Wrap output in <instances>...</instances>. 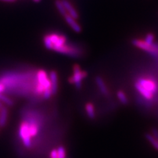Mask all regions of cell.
I'll list each match as a JSON object with an SVG mask.
<instances>
[{
  "instance_id": "6da1fadb",
  "label": "cell",
  "mask_w": 158,
  "mask_h": 158,
  "mask_svg": "<svg viewBox=\"0 0 158 158\" xmlns=\"http://www.w3.org/2000/svg\"><path fill=\"white\" fill-rule=\"evenodd\" d=\"M135 88L138 92L148 100H151L158 90V86L155 81L145 78L138 79L135 83Z\"/></svg>"
},
{
  "instance_id": "7a4b0ae2",
  "label": "cell",
  "mask_w": 158,
  "mask_h": 158,
  "mask_svg": "<svg viewBox=\"0 0 158 158\" xmlns=\"http://www.w3.org/2000/svg\"><path fill=\"white\" fill-rule=\"evenodd\" d=\"M87 73L86 71H82L81 68L78 65L73 67V76L69 79L71 83L75 84V86L77 89H80L82 86V79L86 77Z\"/></svg>"
},
{
  "instance_id": "3957f363",
  "label": "cell",
  "mask_w": 158,
  "mask_h": 158,
  "mask_svg": "<svg viewBox=\"0 0 158 158\" xmlns=\"http://www.w3.org/2000/svg\"><path fill=\"white\" fill-rule=\"evenodd\" d=\"M132 44L135 46L147 52L153 56H158V48L154 45H149L146 43L144 40L142 41L141 40L134 39L132 40Z\"/></svg>"
},
{
  "instance_id": "277c9868",
  "label": "cell",
  "mask_w": 158,
  "mask_h": 158,
  "mask_svg": "<svg viewBox=\"0 0 158 158\" xmlns=\"http://www.w3.org/2000/svg\"><path fill=\"white\" fill-rule=\"evenodd\" d=\"M19 135L22 138L23 144L26 147H30L31 144V134L29 132V125L26 123H23L20 128Z\"/></svg>"
},
{
  "instance_id": "5b68a950",
  "label": "cell",
  "mask_w": 158,
  "mask_h": 158,
  "mask_svg": "<svg viewBox=\"0 0 158 158\" xmlns=\"http://www.w3.org/2000/svg\"><path fill=\"white\" fill-rule=\"evenodd\" d=\"M64 18H65L67 23L71 27V28L74 31L76 32L77 33H80L82 31V28L80 24L76 21V19H73L69 14H67L66 15L64 16Z\"/></svg>"
},
{
  "instance_id": "8992f818",
  "label": "cell",
  "mask_w": 158,
  "mask_h": 158,
  "mask_svg": "<svg viewBox=\"0 0 158 158\" xmlns=\"http://www.w3.org/2000/svg\"><path fill=\"white\" fill-rule=\"evenodd\" d=\"M38 78L39 84L44 87V90L48 88H51L50 81L48 79L46 73L45 71H40L38 74Z\"/></svg>"
},
{
  "instance_id": "52a82bcc",
  "label": "cell",
  "mask_w": 158,
  "mask_h": 158,
  "mask_svg": "<svg viewBox=\"0 0 158 158\" xmlns=\"http://www.w3.org/2000/svg\"><path fill=\"white\" fill-rule=\"evenodd\" d=\"M49 81L51 84V90L52 94L55 95L57 92L58 83H57V75L55 71H51L49 73Z\"/></svg>"
},
{
  "instance_id": "ba28073f",
  "label": "cell",
  "mask_w": 158,
  "mask_h": 158,
  "mask_svg": "<svg viewBox=\"0 0 158 158\" xmlns=\"http://www.w3.org/2000/svg\"><path fill=\"white\" fill-rule=\"evenodd\" d=\"M62 3L63 4L64 7H65L66 11L67 14H69V15L71 16L73 19H78V14L77 11H76V9L73 7L72 6V4L69 2L67 0H61Z\"/></svg>"
},
{
  "instance_id": "9c48e42d",
  "label": "cell",
  "mask_w": 158,
  "mask_h": 158,
  "mask_svg": "<svg viewBox=\"0 0 158 158\" xmlns=\"http://www.w3.org/2000/svg\"><path fill=\"white\" fill-rule=\"evenodd\" d=\"M96 85H97L98 87L99 88V89H100L101 92L103 94V95L107 96L109 94L108 88L106 86V84L102 77H96Z\"/></svg>"
},
{
  "instance_id": "30bf717a",
  "label": "cell",
  "mask_w": 158,
  "mask_h": 158,
  "mask_svg": "<svg viewBox=\"0 0 158 158\" xmlns=\"http://www.w3.org/2000/svg\"><path fill=\"white\" fill-rule=\"evenodd\" d=\"M8 115L7 109L6 106H2L0 109V127H3L6 124Z\"/></svg>"
},
{
  "instance_id": "8fae6325",
  "label": "cell",
  "mask_w": 158,
  "mask_h": 158,
  "mask_svg": "<svg viewBox=\"0 0 158 158\" xmlns=\"http://www.w3.org/2000/svg\"><path fill=\"white\" fill-rule=\"evenodd\" d=\"M86 111L88 117L91 118V119H94L95 118V111H94V107L90 103H88L85 107Z\"/></svg>"
},
{
  "instance_id": "7c38bea8",
  "label": "cell",
  "mask_w": 158,
  "mask_h": 158,
  "mask_svg": "<svg viewBox=\"0 0 158 158\" xmlns=\"http://www.w3.org/2000/svg\"><path fill=\"white\" fill-rule=\"evenodd\" d=\"M55 6H56V8L57 9L58 11L60 13V14L62 16L64 17L67 14V13L66 11V9H65V7H64L61 0H56Z\"/></svg>"
},
{
  "instance_id": "4fadbf2b",
  "label": "cell",
  "mask_w": 158,
  "mask_h": 158,
  "mask_svg": "<svg viewBox=\"0 0 158 158\" xmlns=\"http://www.w3.org/2000/svg\"><path fill=\"white\" fill-rule=\"evenodd\" d=\"M145 137L146 139L150 142V144L153 146L156 150H158V140H156L152 134H146Z\"/></svg>"
},
{
  "instance_id": "5bb4252c",
  "label": "cell",
  "mask_w": 158,
  "mask_h": 158,
  "mask_svg": "<svg viewBox=\"0 0 158 158\" xmlns=\"http://www.w3.org/2000/svg\"><path fill=\"white\" fill-rule=\"evenodd\" d=\"M65 42H66V38L65 36H59V39L57 40V41L56 42V43L53 45V50L56 51L57 49L61 48L63 45H65Z\"/></svg>"
},
{
  "instance_id": "9a60e30c",
  "label": "cell",
  "mask_w": 158,
  "mask_h": 158,
  "mask_svg": "<svg viewBox=\"0 0 158 158\" xmlns=\"http://www.w3.org/2000/svg\"><path fill=\"white\" fill-rule=\"evenodd\" d=\"M117 96L118 100H119L120 102L121 103H123V105L127 104V103H128V98L126 96V94L124 92H123L121 90L118 91L117 93Z\"/></svg>"
},
{
  "instance_id": "2e32d148",
  "label": "cell",
  "mask_w": 158,
  "mask_h": 158,
  "mask_svg": "<svg viewBox=\"0 0 158 158\" xmlns=\"http://www.w3.org/2000/svg\"><path fill=\"white\" fill-rule=\"evenodd\" d=\"M0 101L6 103V104L8 106H13V102L11 100V99L9 98L8 97L0 93Z\"/></svg>"
},
{
  "instance_id": "e0dca14e",
  "label": "cell",
  "mask_w": 158,
  "mask_h": 158,
  "mask_svg": "<svg viewBox=\"0 0 158 158\" xmlns=\"http://www.w3.org/2000/svg\"><path fill=\"white\" fill-rule=\"evenodd\" d=\"M154 38H155V36L154 34L152 33H149L146 35V38L144 40V42L148 44H149V45H154Z\"/></svg>"
},
{
  "instance_id": "ac0fdd59",
  "label": "cell",
  "mask_w": 158,
  "mask_h": 158,
  "mask_svg": "<svg viewBox=\"0 0 158 158\" xmlns=\"http://www.w3.org/2000/svg\"><path fill=\"white\" fill-rule=\"evenodd\" d=\"M57 157L58 158H65L66 157V152L65 150V148L63 146H59L57 150Z\"/></svg>"
},
{
  "instance_id": "d6986e66",
  "label": "cell",
  "mask_w": 158,
  "mask_h": 158,
  "mask_svg": "<svg viewBox=\"0 0 158 158\" xmlns=\"http://www.w3.org/2000/svg\"><path fill=\"white\" fill-rule=\"evenodd\" d=\"M44 45H45L46 48L48 49H53V44L51 42V40L49 38V36H46L45 38L44 39Z\"/></svg>"
},
{
  "instance_id": "ffe728a7",
  "label": "cell",
  "mask_w": 158,
  "mask_h": 158,
  "mask_svg": "<svg viewBox=\"0 0 158 158\" xmlns=\"http://www.w3.org/2000/svg\"><path fill=\"white\" fill-rule=\"evenodd\" d=\"M29 132L31 136H34L37 135L38 128L35 125H29Z\"/></svg>"
},
{
  "instance_id": "44dd1931",
  "label": "cell",
  "mask_w": 158,
  "mask_h": 158,
  "mask_svg": "<svg viewBox=\"0 0 158 158\" xmlns=\"http://www.w3.org/2000/svg\"><path fill=\"white\" fill-rule=\"evenodd\" d=\"M43 92H44V98H45V99H49V98L51 97V96L52 95L51 88L46 89V90H44Z\"/></svg>"
},
{
  "instance_id": "7402d4cb",
  "label": "cell",
  "mask_w": 158,
  "mask_h": 158,
  "mask_svg": "<svg viewBox=\"0 0 158 158\" xmlns=\"http://www.w3.org/2000/svg\"><path fill=\"white\" fill-rule=\"evenodd\" d=\"M152 135L154 136V137L156 138V140H158V130L156 128H154L152 130Z\"/></svg>"
},
{
  "instance_id": "603a6c76",
  "label": "cell",
  "mask_w": 158,
  "mask_h": 158,
  "mask_svg": "<svg viewBox=\"0 0 158 158\" xmlns=\"http://www.w3.org/2000/svg\"><path fill=\"white\" fill-rule=\"evenodd\" d=\"M50 157H51V158H58V157H57V150H53L51 152Z\"/></svg>"
},
{
  "instance_id": "cb8c5ba5",
  "label": "cell",
  "mask_w": 158,
  "mask_h": 158,
  "mask_svg": "<svg viewBox=\"0 0 158 158\" xmlns=\"http://www.w3.org/2000/svg\"><path fill=\"white\" fill-rule=\"evenodd\" d=\"M37 90L38 91V92L42 93V92H44V87L41 85H40V84H39V85L37 86Z\"/></svg>"
},
{
  "instance_id": "d4e9b609",
  "label": "cell",
  "mask_w": 158,
  "mask_h": 158,
  "mask_svg": "<svg viewBox=\"0 0 158 158\" xmlns=\"http://www.w3.org/2000/svg\"><path fill=\"white\" fill-rule=\"evenodd\" d=\"M3 89H4V86L3 85H0V92H1L2 91H3Z\"/></svg>"
},
{
  "instance_id": "484cf974",
  "label": "cell",
  "mask_w": 158,
  "mask_h": 158,
  "mask_svg": "<svg viewBox=\"0 0 158 158\" xmlns=\"http://www.w3.org/2000/svg\"><path fill=\"white\" fill-rule=\"evenodd\" d=\"M33 1L36 3H38V2H40L41 0H33Z\"/></svg>"
},
{
  "instance_id": "4316f807",
  "label": "cell",
  "mask_w": 158,
  "mask_h": 158,
  "mask_svg": "<svg viewBox=\"0 0 158 158\" xmlns=\"http://www.w3.org/2000/svg\"><path fill=\"white\" fill-rule=\"evenodd\" d=\"M2 106H3V105H2V102L0 101V109H1L2 107Z\"/></svg>"
},
{
  "instance_id": "83f0119b",
  "label": "cell",
  "mask_w": 158,
  "mask_h": 158,
  "mask_svg": "<svg viewBox=\"0 0 158 158\" xmlns=\"http://www.w3.org/2000/svg\"><path fill=\"white\" fill-rule=\"evenodd\" d=\"M13 1H14V2H15V1H16V0H13Z\"/></svg>"
}]
</instances>
